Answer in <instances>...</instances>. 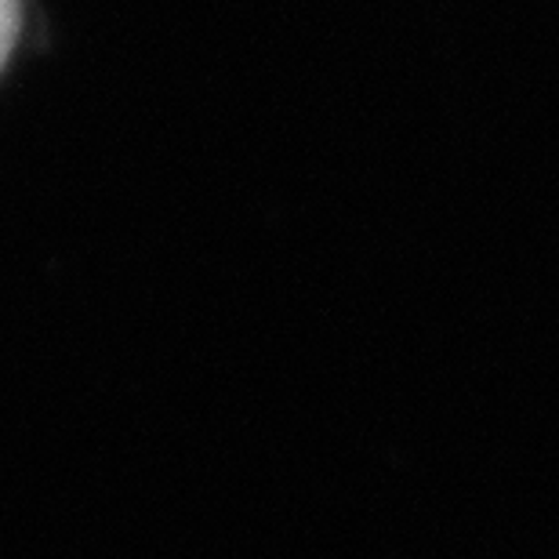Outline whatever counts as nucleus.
<instances>
[{"label": "nucleus", "mask_w": 559, "mask_h": 559, "mask_svg": "<svg viewBox=\"0 0 559 559\" xmlns=\"http://www.w3.org/2000/svg\"><path fill=\"white\" fill-rule=\"evenodd\" d=\"M19 26H22V4L19 0H0V70H4L8 55L15 48Z\"/></svg>", "instance_id": "obj_1"}]
</instances>
